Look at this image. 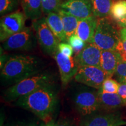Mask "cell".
Here are the masks:
<instances>
[{"label": "cell", "instance_id": "obj_13", "mask_svg": "<svg viewBox=\"0 0 126 126\" xmlns=\"http://www.w3.org/2000/svg\"><path fill=\"white\" fill-rule=\"evenodd\" d=\"M126 125V121L119 113L97 114L84 123L83 126H122Z\"/></svg>", "mask_w": 126, "mask_h": 126}, {"label": "cell", "instance_id": "obj_33", "mask_svg": "<svg viewBox=\"0 0 126 126\" xmlns=\"http://www.w3.org/2000/svg\"><path fill=\"white\" fill-rule=\"evenodd\" d=\"M56 123H55L54 120H51L50 122H48L44 126H56Z\"/></svg>", "mask_w": 126, "mask_h": 126}, {"label": "cell", "instance_id": "obj_19", "mask_svg": "<svg viewBox=\"0 0 126 126\" xmlns=\"http://www.w3.org/2000/svg\"><path fill=\"white\" fill-rule=\"evenodd\" d=\"M58 13L62 20L64 31L68 42L70 36L76 34L79 19L63 9H60Z\"/></svg>", "mask_w": 126, "mask_h": 126}, {"label": "cell", "instance_id": "obj_1", "mask_svg": "<svg viewBox=\"0 0 126 126\" xmlns=\"http://www.w3.org/2000/svg\"><path fill=\"white\" fill-rule=\"evenodd\" d=\"M57 102V93L53 83L20 97L17 99L16 105L32 111L45 120L54 111Z\"/></svg>", "mask_w": 126, "mask_h": 126}, {"label": "cell", "instance_id": "obj_24", "mask_svg": "<svg viewBox=\"0 0 126 126\" xmlns=\"http://www.w3.org/2000/svg\"><path fill=\"white\" fill-rule=\"evenodd\" d=\"M68 42L72 46L75 55L78 54L84 48L86 44L81 39H80L76 34L70 36L68 40Z\"/></svg>", "mask_w": 126, "mask_h": 126}, {"label": "cell", "instance_id": "obj_9", "mask_svg": "<svg viewBox=\"0 0 126 126\" xmlns=\"http://www.w3.org/2000/svg\"><path fill=\"white\" fill-rule=\"evenodd\" d=\"M74 103L79 113L83 116L90 115L100 109L98 93L85 89L75 94Z\"/></svg>", "mask_w": 126, "mask_h": 126}, {"label": "cell", "instance_id": "obj_23", "mask_svg": "<svg viewBox=\"0 0 126 126\" xmlns=\"http://www.w3.org/2000/svg\"><path fill=\"white\" fill-rule=\"evenodd\" d=\"M114 75L118 82L126 83V61L121 60L120 61Z\"/></svg>", "mask_w": 126, "mask_h": 126}, {"label": "cell", "instance_id": "obj_4", "mask_svg": "<svg viewBox=\"0 0 126 126\" xmlns=\"http://www.w3.org/2000/svg\"><path fill=\"white\" fill-rule=\"evenodd\" d=\"M120 39V32L111 20L108 17L97 19L93 43L102 50H115Z\"/></svg>", "mask_w": 126, "mask_h": 126}, {"label": "cell", "instance_id": "obj_15", "mask_svg": "<svg viewBox=\"0 0 126 126\" xmlns=\"http://www.w3.org/2000/svg\"><path fill=\"white\" fill-rule=\"evenodd\" d=\"M122 60L120 55L116 50H102L100 67L108 77L114 75L119 63Z\"/></svg>", "mask_w": 126, "mask_h": 126}, {"label": "cell", "instance_id": "obj_14", "mask_svg": "<svg viewBox=\"0 0 126 126\" xmlns=\"http://www.w3.org/2000/svg\"><path fill=\"white\" fill-rule=\"evenodd\" d=\"M97 22V18L94 15L79 20L76 34L86 43H93Z\"/></svg>", "mask_w": 126, "mask_h": 126}, {"label": "cell", "instance_id": "obj_34", "mask_svg": "<svg viewBox=\"0 0 126 126\" xmlns=\"http://www.w3.org/2000/svg\"><path fill=\"white\" fill-rule=\"evenodd\" d=\"M36 126L34 124H29V125H25V126Z\"/></svg>", "mask_w": 126, "mask_h": 126}, {"label": "cell", "instance_id": "obj_31", "mask_svg": "<svg viewBox=\"0 0 126 126\" xmlns=\"http://www.w3.org/2000/svg\"><path fill=\"white\" fill-rule=\"evenodd\" d=\"M117 24L122 28H126V18L120 21L117 22Z\"/></svg>", "mask_w": 126, "mask_h": 126}, {"label": "cell", "instance_id": "obj_6", "mask_svg": "<svg viewBox=\"0 0 126 126\" xmlns=\"http://www.w3.org/2000/svg\"><path fill=\"white\" fill-rule=\"evenodd\" d=\"M36 40L32 28L25 27L5 40L3 48L6 50H30L36 46Z\"/></svg>", "mask_w": 126, "mask_h": 126}, {"label": "cell", "instance_id": "obj_29", "mask_svg": "<svg viewBox=\"0 0 126 126\" xmlns=\"http://www.w3.org/2000/svg\"><path fill=\"white\" fill-rule=\"evenodd\" d=\"M117 94L120 96L126 105V83H120Z\"/></svg>", "mask_w": 126, "mask_h": 126}, {"label": "cell", "instance_id": "obj_27", "mask_svg": "<svg viewBox=\"0 0 126 126\" xmlns=\"http://www.w3.org/2000/svg\"><path fill=\"white\" fill-rule=\"evenodd\" d=\"M58 49L61 53L68 57H72L74 53L71 46L65 42L60 43L58 46Z\"/></svg>", "mask_w": 126, "mask_h": 126}, {"label": "cell", "instance_id": "obj_21", "mask_svg": "<svg viewBox=\"0 0 126 126\" xmlns=\"http://www.w3.org/2000/svg\"><path fill=\"white\" fill-rule=\"evenodd\" d=\"M110 15L117 22L120 21L126 18V1L119 0L113 4Z\"/></svg>", "mask_w": 126, "mask_h": 126}, {"label": "cell", "instance_id": "obj_18", "mask_svg": "<svg viewBox=\"0 0 126 126\" xmlns=\"http://www.w3.org/2000/svg\"><path fill=\"white\" fill-rule=\"evenodd\" d=\"M21 6L26 18L38 19L43 12L42 0H21Z\"/></svg>", "mask_w": 126, "mask_h": 126}, {"label": "cell", "instance_id": "obj_5", "mask_svg": "<svg viewBox=\"0 0 126 126\" xmlns=\"http://www.w3.org/2000/svg\"><path fill=\"white\" fill-rule=\"evenodd\" d=\"M32 26L44 53L54 57L58 50L60 41L48 27L46 18L43 17L33 20Z\"/></svg>", "mask_w": 126, "mask_h": 126}, {"label": "cell", "instance_id": "obj_11", "mask_svg": "<svg viewBox=\"0 0 126 126\" xmlns=\"http://www.w3.org/2000/svg\"><path fill=\"white\" fill-rule=\"evenodd\" d=\"M54 58L59 67L61 82L63 86H65L77 74L78 66L74 57L65 56L59 49L55 53Z\"/></svg>", "mask_w": 126, "mask_h": 126}, {"label": "cell", "instance_id": "obj_30", "mask_svg": "<svg viewBox=\"0 0 126 126\" xmlns=\"http://www.w3.org/2000/svg\"><path fill=\"white\" fill-rule=\"evenodd\" d=\"M56 126H72V124L68 121L61 120L56 124Z\"/></svg>", "mask_w": 126, "mask_h": 126}, {"label": "cell", "instance_id": "obj_17", "mask_svg": "<svg viewBox=\"0 0 126 126\" xmlns=\"http://www.w3.org/2000/svg\"><path fill=\"white\" fill-rule=\"evenodd\" d=\"M46 20L48 27L57 37L60 42H67V37L64 31L62 20L58 12H52L48 13L46 17Z\"/></svg>", "mask_w": 126, "mask_h": 126}, {"label": "cell", "instance_id": "obj_22", "mask_svg": "<svg viewBox=\"0 0 126 126\" xmlns=\"http://www.w3.org/2000/svg\"><path fill=\"white\" fill-rule=\"evenodd\" d=\"M43 14L58 12L60 9V0H42Z\"/></svg>", "mask_w": 126, "mask_h": 126}, {"label": "cell", "instance_id": "obj_8", "mask_svg": "<svg viewBox=\"0 0 126 126\" xmlns=\"http://www.w3.org/2000/svg\"><path fill=\"white\" fill-rule=\"evenodd\" d=\"M26 16L23 12L15 11L1 18L0 21V40L4 42L13 34L24 29Z\"/></svg>", "mask_w": 126, "mask_h": 126}, {"label": "cell", "instance_id": "obj_3", "mask_svg": "<svg viewBox=\"0 0 126 126\" xmlns=\"http://www.w3.org/2000/svg\"><path fill=\"white\" fill-rule=\"evenodd\" d=\"M53 77L48 73H38L15 83L4 94L7 102L16 100L20 97L27 95L43 86L53 84Z\"/></svg>", "mask_w": 126, "mask_h": 126}, {"label": "cell", "instance_id": "obj_10", "mask_svg": "<svg viewBox=\"0 0 126 126\" xmlns=\"http://www.w3.org/2000/svg\"><path fill=\"white\" fill-rule=\"evenodd\" d=\"M102 51L94 43H88L78 54L75 55L74 59L79 68L85 66L100 67Z\"/></svg>", "mask_w": 126, "mask_h": 126}, {"label": "cell", "instance_id": "obj_2", "mask_svg": "<svg viewBox=\"0 0 126 126\" xmlns=\"http://www.w3.org/2000/svg\"><path fill=\"white\" fill-rule=\"evenodd\" d=\"M40 62L36 57L29 55H14L7 60L1 71V80L15 83L39 73Z\"/></svg>", "mask_w": 126, "mask_h": 126}, {"label": "cell", "instance_id": "obj_28", "mask_svg": "<svg viewBox=\"0 0 126 126\" xmlns=\"http://www.w3.org/2000/svg\"><path fill=\"white\" fill-rule=\"evenodd\" d=\"M120 55L122 60L126 61V39L121 38L116 49Z\"/></svg>", "mask_w": 126, "mask_h": 126}, {"label": "cell", "instance_id": "obj_12", "mask_svg": "<svg viewBox=\"0 0 126 126\" xmlns=\"http://www.w3.org/2000/svg\"><path fill=\"white\" fill-rule=\"evenodd\" d=\"M60 9L79 20L94 15L90 0H66L61 3Z\"/></svg>", "mask_w": 126, "mask_h": 126}, {"label": "cell", "instance_id": "obj_7", "mask_svg": "<svg viewBox=\"0 0 126 126\" xmlns=\"http://www.w3.org/2000/svg\"><path fill=\"white\" fill-rule=\"evenodd\" d=\"M108 75L102 68L95 66H85L79 68L74 76V79L77 82L94 89L102 88L103 82Z\"/></svg>", "mask_w": 126, "mask_h": 126}, {"label": "cell", "instance_id": "obj_25", "mask_svg": "<svg viewBox=\"0 0 126 126\" xmlns=\"http://www.w3.org/2000/svg\"><path fill=\"white\" fill-rule=\"evenodd\" d=\"M120 83L111 78H107L103 82L101 89L103 91L109 93H117Z\"/></svg>", "mask_w": 126, "mask_h": 126}, {"label": "cell", "instance_id": "obj_16", "mask_svg": "<svg viewBox=\"0 0 126 126\" xmlns=\"http://www.w3.org/2000/svg\"><path fill=\"white\" fill-rule=\"evenodd\" d=\"M98 99L100 109L106 110H114L125 105L122 97L117 93H109L101 88L98 89Z\"/></svg>", "mask_w": 126, "mask_h": 126}, {"label": "cell", "instance_id": "obj_32", "mask_svg": "<svg viewBox=\"0 0 126 126\" xmlns=\"http://www.w3.org/2000/svg\"><path fill=\"white\" fill-rule=\"evenodd\" d=\"M119 32L121 38L126 39V28H122Z\"/></svg>", "mask_w": 126, "mask_h": 126}, {"label": "cell", "instance_id": "obj_20", "mask_svg": "<svg viewBox=\"0 0 126 126\" xmlns=\"http://www.w3.org/2000/svg\"><path fill=\"white\" fill-rule=\"evenodd\" d=\"M93 14L97 18L108 17L110 14L113 0H90Z\"/></svg>", "mask_w": 126, "mask_h": 126}, {"label": "cell", "instance_id": "obj_26", "mask_svg": "<svg viewBox=\"0 0 126 126\" xmlns=\"http://www.w3.org/2000/svg\"><path fill=\"white\" fill-rule=\"evenodd\" d=\"M18 6V0H0V14L4 15L14 10Z\"/></svg>", "mask_w": 126, "mask_h": 126}]
</instances>
